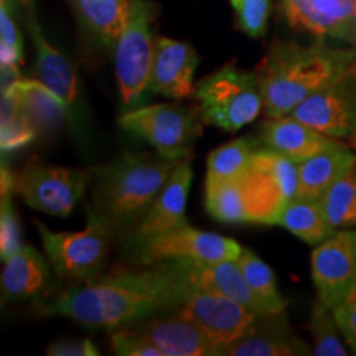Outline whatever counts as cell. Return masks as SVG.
Segmentation results:
<instances>
[{"mask_svg":"<svg viewBox=\"0 0 356 356\" xmlns=\"http://www.w3.org/2000/svg\"><path fill=\"white\" fill-rule=\"evenodd\" d=\"M191 289L172 262H159L115 270L86 284H73L51 300L38 304V310L84 327L114 330L177 312Z\"/></svg>","mask_w":356,"mask_h":356,"instance_id":"6da1fadb","label":"cell"},{"mask_svg":"<svg viewBox=\"0 0 356 356\" xmlns=\"http://www.w3.org/2000/svg\"><path fill=\"white\" fill-rule=\"evenodd\" d=\"M356 63V48L274 42L257 65L267 119L291 115L293 109L328 86Z\"/></svg>","mask_w":356,"mask_h":356,"instance_id":"7a4b0ae2","label":"cell"},{"mask_svg":"<svg viewBox=\"0 0 356 356\" xmlns=\"http://www.w3.org/2000/svg\"><path fill=\"white\" fill-rule=\"evenodd\" d=\"M175 162L162 155L122 152L92 168L91 202L86 213L104 221L115 238L136 228L167 184Z\"/></svg>","mask_w":356,"mask_h":356,"instance_id":"3957f363","label":"cell"},{"mask_svg":"<svg viewBox=\"0 0 356 356\" xmlns=\"http://www.w3.org/2000/svg\"><path fill=\"white\" fill-rule=\"evenodd\" d=\"M193 97L203 122L225 132L239 131L264 111L256 71L239 70L233 63L200 79Z\"/></svg>","mask_w":356,"mask_h":356,"instance_id":"277c9868","label":"cell"},{"mask_svg":"<svg viewBox=\"0 0 356 356\" xmlns=\"http://www.w3.org/2000/svg\"><path fill=\"white\" fill-rule=\"evenodd\" d=\"M203 124L198 106L191 108L178 102L140 106L119 118V126L124 131L144 139L155 152L172 162L191 159Z\"/></svg>","mask_w":356,"mask_h":356,"instance_id":"5b68a950","label":"cell"},{"mask_svg":"<svg viewBox=\"0 0 356 356\" xmlns=\"http://www.w3.org/2000/svg\"><path fill=\"white\" fill-rule=\"evenodd\" d=\"M241 186L249 222L277 226L284 208L299 197V163L259 147L241 178Z\"/></svg>","mask_w":356,"mask_h":356,"instance_id":"8992f818","label":"cell"},{"mask_svg":"<svg viewBox=\"0 0 356 356\" xmlns=\"http://www.w3.org/2000/svg\"><path fill=\"white\" fill-rule=\"evenodd\" d=\"M35 226L58 277L71 284H86L102 275L111 241L115 238L104 221L88 216V226L78 233H55L38 220Z\"/></svg>","mask_w":356,"mask_h":356,"instance_id":"52a82bcc","label":"cell"},{"mask_svg":"<svg viewBox=\"0 0 356 356\" xmlns=\"http://www.w3.org/2000/svg\"><path fill=\"white\" fill-rule=\"evenodd\" d=\"M155 7L150 0H132L131 17L114 48L115 78L124 113L140 108L149 92L152 70Z\"/></svg>","mask_w":356,"mask_h":356,"instance_id":"ba28073f","label":"cell"},{"mask_svg":"<svg viewBox=\"0 0 356 356\" xmlns=\"http://www.w3.org/2000/svg\"><path fill=\"white\" fill-rule=\"evenodd\" d=\"M91 170L53 167L30 157L15 172V193L33 210L51 216H68L91 185Z\"/></svg>","mask_w":356,"mask_h":356,"instance_id":"9c48e42d","label":"cell"},{"mask_svg":"<svg viewBox=\"0 0 356 356\" xmlns=\"http://www.w3.org/2000/svg\"><path fill=\"white\" fill-rule=\"evenodd\" d=\"M126 256L137 266L168 261H226L238 259L243 246L226 236L193 228L188 222L165 233L126 244Z\"/></svg>","mask_w":356,"mask_h":356,"instance_id":"30bf717a","label":"cell"},{"mask_svg":"<svg viewBox=\"0 0 356 356\" xmlns=\"http://www.w3.org/2000/svg\"><path fill=\"white\" fill-rule=\"evenodd\" d=\"M291 115L333 139H351L356 132V63Z\"/></svg>","mask_w":356,"mask_h":356,"instance_id":"8fae6325","label":"cell"},{"mask_svg":"<svg viewBox=\"0 0 356 356\" xmlns=\"http://www.w3.org/2000/svg\"><path fill=\"white\" fill-rule=\"evenodd\" d=\"M177 312L197 323L220 348L221 356H225V350L238 341L257 318V314L239 302L195 287Z\"/></svg>","mask_w":356,"mask_h":356,"instance_id":"7c38bea8","label":"cell"},{"mask_svg":"<svg viewBox=\"0 0 356 356\" xmlns=\"http://www.w3.org/2000/svg\"><path fill=\"white\" fill-rule=\"evenodd\" d=\"M317 299L333 307L356 284V228L337 229L312 252Z\"/></svg>","mask_w":356,"mask_h":356,"instance_id":"4fadbf2b","label":"cell"},{"mask_svg":"<svg viewBox=\"0 0 356 356\" xmlns=\"http://www.w3.org/2000/svg\"><path fill=\"white\" fill-rule=\"evenodd\" d=\"M193 180L190 159L175 162V167L163 185L159 197L155 198L152 207L147 210L142 220L137 222L136 228L122 236V244H134L154 238V236L165 233L178 226L186 225V200Z\"/></svg>","mask_w":356,"mask_h":356,"instance_id":"5bb4252c","label":"cell"},{"mask_svg":"<svg viewBox=\"0 0 356 356\" xmlns=\"http://www.w3.org/2000/svg\"><path fill=\"white\" fill-rule=\"evenodd\" d=\"M198 63V53L190 43L157 37L152 70H150L149 92L168 99L191 97L197 86L193 79Z\"/></svg>","mask_w":356,"mask_h":356,"instance_id":"9a60e30c","label":"cell"},{"mask_svg":"<svg viewBox=\"0 0 356 356\" xmlns=\"http://www.w3.org/2000/svg\"><path fill=\"white\" fill-rule=\"evenodd\" d=\"M185 275L191 287L233 299L257 315H270L244 277L236 259L168 261Z\"/></svg>","mask_w":356,"mask_h":356,"instance_id":"2e32d148","label":"cell"},{"mask_svg":"<svg viewBox=\"0 0 356 356\" xmlns=\"http://www.w3.org/2000/svg\"><path fill=\"white\" fill-rule=\"evenodd\" d=\"M163 356H221V351L197 323L178 312L155 315L132 323Z\"/></svg>","mask_w":356,"mask_h":356,"instance_id":"e0dca14e","label":"cell"},{"mask_svg":"<svg viewBox=\"0 0 356 356\" xmlns=\"http://www.w3.org/2000/svg\"><path fill=\"white\" fill-rule=\"evenodd\" d=\"M228 356H304L314 351L292 332L286 312L257 315L251 328L225 350Z\"/></svg>","mask_w":356,"mask_h":356,"instance_id":"ac0fdd59","label":"cell"},{"mask_svg":"<svg viewBox=\"0 0 356 356\" xmlns=\"http://www.w3.org/2000/svg\"><path fill=\"white\" fill-rule=\"evenodd\" d=\"M282 8L293 29L351 43L356 0H282Z\"/></svg>","mask_w":356,"mask_h":356,"instance_id":"d6986e66","label":"cell"},{"mask_svg":"<svg viewBox=\"0 0 356 356\" xmlns=\"http://www.w3.org/2000/svg\"><path fill=\"white\" fill-rule=\"evenodd\" d=\"M25 20L30 37H32L35 53H37L35 71H37L38 79L43 84H47L58 97H61L71 109L78 97L76 71H74L73 65L44 38L37 19L35 0H26Z\"/></svg>","mask_w":356,"mask_h":356,"instance_id":"ffe728a7","label":"cell"},{"mask_svg":"<svg viewBox=\"0 0 356 356\" xmlns=\"http://www.w3.org/2000/svg\"><path fill=\"white\" fill-rule=\"evenodd\" d=\"M257 140L264 149L300 163L323 150L335 139L292 115H286V118L266 119L261 126Z\"/></svg>","mask_w":356,"mask_h":356,"instance_id":"44dd1931","label":"cell"},{"mask_svg":"<svg viewBox=\"0 0 356 356\" xmlns=\"http://www.w3.org/2000/svg\"><path fill=\"white\" fill-rule=\"evenodd\" d=\"M2 302H26L42 297L50 284V264L33 246L24 248L3 262Z\"/></svg>","mask_w":356,"mask_h":356,"instance_id":"7402d4cb","label":"cell"},{"mask_svg":"<svg viewBox=\"0 0 356 356\" xmlns=\"http://www.w3.org/2000/svg\"><path fill=\"white\" fill-rule=\"evenodd\" d=\"M355 165L353 147L335 139L323 150L299 163V197L322 198Z\"/></svg>","mask_w":356,"mask_h":356,"instance_id":"603a6c76","label":"cell"},{"mask_svg":"<svg viewBox=\"0 0 356 356\" xmlns=\"http://www.w3.org/2000/svg\"><path fill=\"white\" fill-rule=\"evenodd\" d=\"M81 29L101 48H115L131 17L132 0H70Z\"/></svg>","mask_w":356,"mask_h":356,"instance_id":"cb8c5ba5","label":"cell"},{"mask_svg":"<svg viewBox=\"0 0 356 356\" xmlns=\"http://www.w3.org/2000/svg\"><path fill=\"white\" fill-rule=\"evenodd\" d=\"M10 89L17 95L20 111L33 124L38 136L55 132L71 111L66 102L40 79H20Z\"/></svg>","mask_w":356,"mask_h":356,"instance_id":"d4e9b609","label":"cell"},{"mask_svg":"<svg viewBox=\"0 0 356 356\" xmlns=\"http://www.w3.org/2000/svg\"><path fill=\"white\" fill-rule=\"evenodd\" d=\"M277 226H282L289 233L312 246H317L337 231L328 220L322 198L307 197L293 198L284 208Z\"/></svg>","mask_w":356,"mask_h":356,"instance_id":"484cf974","label":"cell"},{"mask_svg":"<svg viewBox=\"0 0 356 356\" xmlns=\"http://www.w3.org/2000/svg\"><path fill=\"white\" fill-rule=\"evenodd\" d=\"M259 147L257 137H241L213 150L207 160L204 186L241 180Z\"/></svg>","mask_w":356,"mask_h":356,"instance_id":"4316f807","label":"cell"},{"mask_svg":"<svg viewBox=\"0 0 356 356\" xmlns=\"http://www.w3.org/2000/svg\"><path fill=\"white\" fill-rule=\"evenodd\" d=\"M236 261H238L239 267H241L248 284L254 291L256 296L259 297L267 312L269 314L286 312L287 302L280 296L274 270L256 252H252L248 248L241 249V254H239Z\"/></svg>","mask_w":356,"mask_h":356,"instance_id":"83f0119b","label":"cell"},{"mask_svg":"<svg viewBox=\"0 0 356 356\" xmlns=\"http://www.w3.org/2000/svg\"><path fill=\"white\" fill-rule=\"evenodd\" d=\"M38 137L37 129L22 113L13 89L2 92V115H0V149L10 154L32 144Z\"/></svg>","mask_w":356,"mask_h":356,"instance_id":"f1b7e54d","label":"cell"},{"mask_svg":"<svg viewBox=\"0 0 356 356\" xmlns=\"http://www.w3.org/2000/svg\"><path fill=\"white\" fill-rule=\"evenodd\" d=\"M204 208L213 220L225 225L249 222L241 180L204 186Z\"/></svg>","mask_w":356,"mask_h":356,"instance_id":"f546056e","label":"cell"},{"mask_svg":"<svg viewBox=\"0 0 356 356\" xmlns=\"http://www.w3.org/2000/svg\"><path fill=\"white\" fill-rule=\"evenodd\" d=\"M322 202L333 228H356V165L323 195Z\"/></svg>","mask_w":356,"mask_h":356,"instance_id":"4dcf8cb0","label":"cell"},{"mask_svg":"<svg viewBox=\"0 0 356 356\" xmlns=\"http://www.w3.org/2000/svg\"><path fill=\"white\" fill-rule=\"evenodd\" d=\"M310 333L314 338L312 351L317 356H346L343 341H341V332L333 317L332 307L327 305L320 299L315 300L310 314Z\"/></svg>","mask_w":356,"mask_h":356,"instance_id":"1f68e13d","label":"cell"},{"mask_svg":"<svg viewBox=\"0 0 356 356\" xmlns=\"http://www.w3.org/2000/svg\"><path fill=\"white\" fill-rule=\"evenodd\" d=\"M236 22L244 33L252 38L264 37L267 32L273 2L270 0H229Z\"/></svg>","mask_w":356,"mask_h":356,"instance_id":"d6a6232c","label":"cell"},{"mask_svg":"<svg viewBox=\"0 0 356 356\" xmlns=\"http://www.w3.org/2000/svg\"><path fill=\"white\" fill-rule=\"evenodd\" d=\"M19 216L13 208L12 193L2 195L0 202V259L7 262L24 248Z\"/></svg>","mask_w":356,"mask_h":356,"instance_id":"836d02e7","label":"cell"},{"mask_svg":"<svg viewBox=\"0 0 356 356\" xmlns=\"http://www.w3.org/2000/svg\"><path fill=\"white\" fill-rule=\"evenodd\" d=\"M111 348L119 356H163L162 351L134 325L111 330Z\"/></svg>","mask_w":356,"mask_h":356,"instance_id":"e575fe53","label":"cell"},{"mask_svg":"<svg viewBox=\"0 0 356 356\" xmlns=\"http://www.w3.org/2000/svg\"><path fill=\"white\" fill-rule=\"evenodd\" d=\"M332 312L345 341L356 355V284L332 307Z\"/></svg>","mask_w":356,"mask_h":356,"instance_id":"d590c367","label":"cell"},{"mask_svg":"<svg viewBox=\"0 0 356 356\" xmlns=\"http://www.w3.org/2000/svg\"><path fill=\"white\" fill-rule=\"evenodd\" d=\"M25 0H0V44L12 48L24 56V43L15 20V6Z\"/></svg>","mask_w":356,"mask_h":356,"instance_id":"8d00e7d4","label":"cell"},{"mask_svg":"<svg viewBox=\"0 0 356 356\" xmlns=\"http://www.w3.org/2000/svg\"><path fill=\"white\" fill-rule=\"evenodd\" d=\"M48 356H97L99 350L89 338L55 341L47 348Z\"/></svg>","mask_w":356,"mask_h":356,"instance_id":"74e56055","label":"cell"},{"mask_svg":"<svg viewBox=\"0 0 356 356\" xmlns=\"http://www.w3.org/2000/svg\"><path fill=\"white\" fill-rule=\"evenodd\" d=\"M351 44L356 48V8L353 13V19H351Z\"/></svg>","mask_w":356,"mask_h":356,"instance_id":"f35d334b","label":"cell"},{"mask_svg":"<svg viewBox=\"0 0 356 356\" xmlns=\"http://www.w3.org/2000/svg\"><path fill=\"white\" fill-rule=\"evenodd\" d=\"M350 144H351V147H353V149L356 150V132L353 134V137H351V139H350Z\"/></svg>","mask_w":356,"mask_h":356,"instance_id":"ab89813d","label":"cell"}]
</instances>
